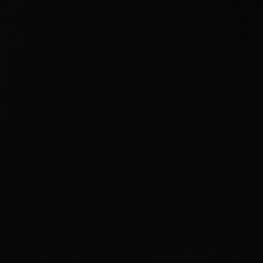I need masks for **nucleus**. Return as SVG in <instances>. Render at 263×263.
<instances>
[]
</instances>
